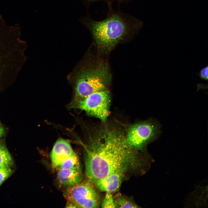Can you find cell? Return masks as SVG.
<instances>
[{
  "label": "cell",
  "mask_w": 208,
  "mask_h": 208,
  "mask_svg": "<svg viewBox=\"0 0 208 208\" xmlns=\"http://www.w3.org/2000/svg\"><path fill=\"white\" fill-rule=\"evenodd\" d=\"M81 21L90 31L99 48L106 52L110 51L118 42L143 25L134 16L118 11H111L106 18L101 21L87 16Z\"/></svg>",
  "instance_id": "7a4b0ae2"
},
{
  "label": "cell",
  "mask_w": 208,
  "mask_h": 208,
  "mask_svg": "<svg viewBox=\"0 0 208 208\" xmlns=\"http://www.w3.org/2000/svg\"><path fill=\"white\" fill-rule=\"evenodd\" d=\"M57 178L61 185L70 187L81 181L82 174L81 169H57Z\"/></svg>",
  "instance_id": "9c48e42d"
},
{
  "label": "cell",
  "mask_w": 208,
  "mask_h": 208,
  "mask_svg": "<svg viewBox=\"0 0 208 208\" xmlns=\"http://www.w3.org/2000/svg\"><path fill=\"white\" fill-rule=\"evenodd\" d=\"M126 172L122 170H117L98 180L93 184L102 191L115 192L120 188Z\"/></svg>",
  "instance_id": "ba28073f"
},
{
  "label": "cell",
  "mask_w": 208,
  "mask_h": 208,
  "mask_svg": "<svg viewBox=\"0 0 208 208\" xmlns=\"http://www.w3.org/2000/svg\"><path fill=\"white\" fill-rule=\"evenodd\" d=\"M13 165L12 159L6 146L0 141V167L11 168Z\"/></svg>",
  "instance_id": "30bf717a"
},
{
  "label": "cell",
  "mask_w": 208,
  "mask_h": 208,
  "mask_svg": "<svg viewBox=\"0 0 208 208\" xmlns=\"http://www.w3.org/2000/svg\"><path fill=\"white\" fill-rule=\"evenodd\" d=\"M202 79L207 81L208 79V66L207 65L200 70L198 75Z\"/></svg>",
  "instance_id": "9a60e30c"
},
{
  "label": "cell",
  "mask_w": 208,
  "mask_h": 208,
  "mask_svg": "<svg viewBox=\"0 0 208 208\" xmlns=\"http://www.w3.org/2000/svg\"><path fill=\"white\" fill-rule=\"evenodd\" d=\"M68 201L73 203L77 207H98L99 195L92 185L89 182H81L66 190L63 194Z\"/></svg>",
  "instance_id": "8992f818"
},
{
  "label": "cell",
  "mask_w": 208,
  "mask_h": 208,
  "mask_svg": "<svg viewBox=\"0 0 208 208\" xmlns=\"http://www.w3.org/2000/svg\"><path fill=\"white\" fill-rule=\"evenodd\" d=\"M110 101L109 92L104 90L95 92L78 101L71 103L70 106L83 110L105 121L109 114Z\"/></svg>",
  "instance_id": "277c9868"
},
{
  "label": "cell",
  "mask_w": 208,
  "mask_h": 208,
  "mask_svg": "<svg viewBox=\"0 0 208 208\" xmlns=\"http://www.w3.org/2000/svg\"><path fill=\"white\" fill-rule=\"evenodd\" d=\"M160 126L155 120H150L133 125L128 129L125 139L128 144L135 149L141 148L158 136Z\"/></svg>",
  "instance_id": "5b68a950"
},
{
  "label": "cell",
  "mask_w": 208,
  "mask_h": 208,
  "mask_svg": "<svg viewBox=\"0 0 208 208\" xmlns=\"http://www.w3.org/2000/svg\"><path fill=\"white\" fill-rule=\"evenodd\" d=\"M86 2L90 3L95 2L101 1H115L118 2L122 3H127L131 1L132 0H86Z\"/></svg>",
  "instance_id": "2e32d148"
},
{
  "label": "cell",
  "mask_w": 208,
  "mask_h": 208,
  "mask_svg": "<svg viewBox=\"0 0 208 208\" xmlns=\"http://www.w3.org/2000/svg\"><path fill=\"white\" fill-rule=\"evenodd\" d=\"M101 206V207L104 208L116 207L115 198L111 192H106Z\"/></svg>",
  "instance_id": "4fadbf2b"
},
{
  "label": "cell",
  "mask_w": 208,
  "mask_h": 208,
  "mask_svg": "<svg viewBox=\"0 0 208 208\" xmlns=\"http://www.w3.org/2000/svg\"><path fill=\"white\" fill-rule=\"evenodd\" d=\"M75 154L68 141L58 139L54 145L51 153L52 166L57 169L65 160Z\"/></svg>",
  "instance_id": "52a82bcc"
},
{
  "label": "cell",
  "mask_w": 208,
  "mask_h": 208,
  "mask_svg": "<svg viewBox=\"0 0 208 208\" xmlns=\"http://www.w3.org/2000/svg\"><path fill=\"white\" fill-rule=\"evenodd\" d=\"M5 132V131L4 127L0 122V138L4 135Z\"/></svg>",
  "instance_id": "e0dca14e"
},
{
  "label": "cell",
  "mask_w": 208,
  "mask_h": 208,
  "mask_svg": "<svg viewBox=\"0 0 208 208\" xmlns=\"http://www.w3.org/2000/svg\"><path fill=\"white\" fill-rule=\"evenodd\" d=\"M13 171L11 168L0 167V186L12 175Z\"/></svg>",
  "instance_id": "5bb4252c"
},
{
  "label": "cell",
  "mask_w": 208,
  "mask_h": 208,
  "mask_svg": "<svg viewBox=\"0 0 208 208\" xmlns=\"http://www.w3.org/2000/svg\"><path fill=\"white\" fill-rule=\"evenodd\" d=\"M110 79L106 65L99 64L83 71L77 81L75 93L71 103L82 100L92 94L105 90Z\"/></svg>",
  "instance_id": "3957f363"
},
{
  "label": "cell",
  "mask_w": 208,
  "mask_h": 208,
  "mask_svg": "<svg viewBox=\"0 0 208 208\" xmlns=\"http://www.w3.org/2000/svg\"><path fill=\"white\" fill-rule=\"evenodd\" d=\"M99 134L86 148L85 172L89 182L93 184L116 171L127 172L141 164L136 149L128 144L122 132L105 129Z\"/></svg>",
  "instance_id": "6da1fadb"
},
{
  "label": "cell",
  "mask_w": 208,
  "mask_h": 208,
  "mask_svg": "<svg viewBox=\"0 0 208 208\" xmlns=\"http://www.w3.org/2000/svg\"><path fill=\"white\" fill-rule=\"evenodd\" d=\"M115 201L116 207L119 208H138V206L133 202L127 198L119 196Z\"/></svg>",
  "instance_id": "7c38bea8"
},
{
  "label": "cell",
  "mask_w": 208,
  "mask_h": 208,
  "mask_svg": "<svg viewBox=\"0 0 208 208\" xmlns=\"http://www.w3.org/2000/svg\"><path fill=\"white\" fill-rule=\"evenodd\" d=\"M57 169H81L79 160L76 154L65 160Z\"/></svg>",
  "instance_id": "8fae6325"
}]
</instances>
